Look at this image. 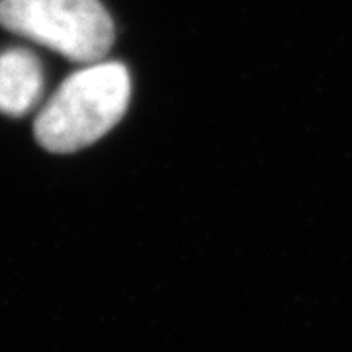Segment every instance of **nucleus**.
I'll return each mask as SVG.
<instances>
[{
  "label": "nucleus",
  "mask_w": 352,
  "mask_h": 352,
  "mask_svg": "<svg viewBox=\"0 0 352 352\" xmlns=\"http://www.w3.org/2000/svg\"><path fill=\"white\" fill-rule=\"evenodd\" d=\"M0 25L76 63H98L113 43L98 0H0Z\"/></svg>",
  "instance_id": "obj_2"
},
{
  "label": "nucleus",
  "mask_w": 352,
  "mask_h": 352,
  "mask_svg": "<svg viewBox=\"0 0 352 352\" xmlns=\"http://www.w3.org/2000/svg\"><path fill=\"white\" fill-rule=\"evenodd\" d=\"M43 92V69L28 50L0 53V112L24 116L36 108Z\"/></svg>",
  "instance_id": "obj_3"
},
{
  "label": "nucleus",
  "mask_w": 352,
  "mask_h": 352,
  "mask_svg": "<svg viewBox=\"0 0 352 352\" xmlns=\"http://www.w3.org/2000/svg\"><path fill=\"white\" fill-rule=\"evenodd\" d=\"M129 73L122 63H92L67 76L41 108L36 138L51 153H75L112 129L127 110Z\"/></svg>",
  "instance_id": "obj_1"
}]
</instances>
